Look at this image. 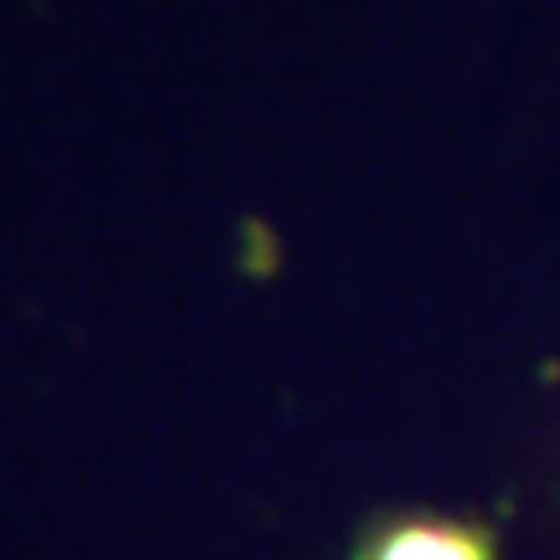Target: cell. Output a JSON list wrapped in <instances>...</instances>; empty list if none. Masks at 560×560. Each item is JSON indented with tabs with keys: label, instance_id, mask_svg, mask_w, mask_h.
<instances>
[{
	"label": "cell",
	"instance_id": "6da1fadb",
	"mask_svg": "<svg viewBox=\"0 0 560 560\" xmlns=\"http://www.w3.org/2000/svg\"><path fill=\"white\" fill-rule=\"evenodd\" d=\"M348 560H499V540L478 520L395 514L369 524Z\"/></svg>",
	"mask_w": 560,
	"mask_h": 560
}]
</instances>
